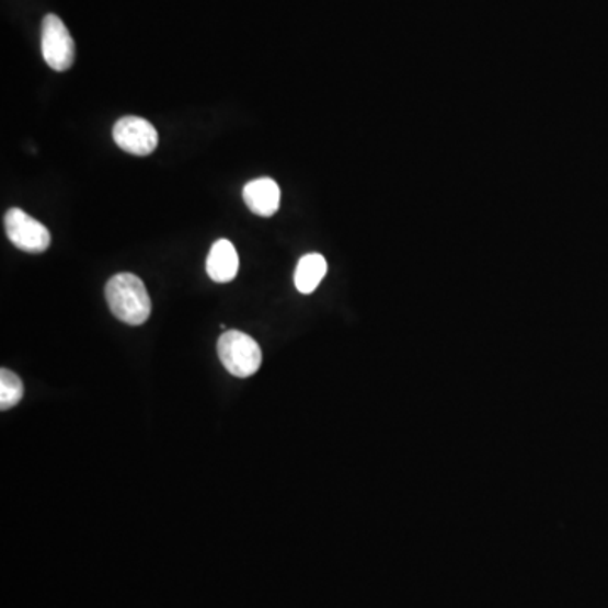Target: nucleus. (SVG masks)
Instances as JSON below:
<instances>
[{"label": "nucleus", "mask_w": 608, "mask_h": 608, "mask_svg": "<svg viewBox=\"0 0 608 608\" xmlns=\"http://www.w3.org/2000/svg\"><path fill=\"white\" fill-rule=\"evenodd\" d=\"M105 298L112 314L133 326L146 323L151 314L148 289L136 274H115L105 286Z\"/></svg>", "instance_id": "obj_1"}, {"label": "nucleus", "mask_w": 608, "mask_h": 608, "mask_svg": "<svg viewBox=\"0 0 608 608\" xmlns=\"http://www.w3.org/2000/svg\"><path fill=\"white\" fill-rule=\"evenodd\" d=\"M218 357L232 376L245 379L254 376L262 364L259 343L245 333L230 330L218 340Z\"/></svg>", "instance_id": "obj_2"}, {"label": "nucleus", "mask_w": 608, "mask_h": 608, "mask_svg": "<svg viewBox=\"0 0 608 608\" xmlns=\"http://www.w3.org/2000/svg\"><path fill=\"white\" fill-rule=\"evenodd\" d=\"M41 49L46 65L55 71H67L74 64V41L64 21L55 14L43 19Z\"/></svg>", "instance_id": "obj_3"}, {"label": "nucleus", "mask_w": 608, "mask_h": 608, "mask_svg": "<svg viewBox=\"0 0 608 608\" xmlns=\"http://www.w3.org/2000/svg\"><path fill=\"white\" fill-rule=\"evenodd\" d=\"M5 233L15 248L30 254H41L51 245V233L41 221L21 208H11L4 217Z\"/></svg>", "instance_id": "obj_4"}, {"label": "nucleus", "mask_w": 608, "mask_h": 608, "mask_svg": "<svg viewBox=\"0 0 608 608\" xmlns=\"http://www.w3.org/2000/svg\"><path fill=\"white\" fill-rule=\"evenodd\" d=\"M114 140L122 151L134 156H149L158 148L159 136L151 122L127 115L115 122Z\"/></svg>", "instance_id": "obj_5"}, {"label": "nucleus", "mask_w": 608, "mask_h": 608, "mask_svg": "<svg viewBox=\"0 0 608 608\" xmlns=\"http://www.w3.org/2000/svg\"><path fill=\"white\" fill-rule=\"evenodd\" d=\"M243 202L259 217H273L280 207V190L271 177H259L243 188Z\"/></svg>", "instance_id": "obj_6"}, {"label": "nucleus", "mask_w": 608, "mask_h": 608, "mask_svg": "<svg viewBox=\"0 0 608 608\" xmlns=\"http://www.w3.org/2000/svg\"><path fill=\"white\" fill-rule=\"evenodd\" d=\"M207 273L215 283L223 284L236 279L239 273V254L230 240L220 239L211 245Z\"/></svg>", "instance_id": "obj_7"}, {"label": "nucleus", "mask_w": 608, "mask_h": 608, "mask_svg": "<svg viewBox=\"0 0 608 608\" xmlns=\"http://www.w3.org/2000/svg\"><path fill=\"white\" fill-rule=\"evenodd\" d=\"M326 261L321 254H308L298 262L295 273L296 289L302 295H310L320 286L326 274Z\"/></svg>", "instance_id": "obj_8"}, {"label": "nucleus", "mask_w": 608, "mask_h": 608, "mask_svg": "<svg viewBox=\"0 0 608 608\" xmlns=\"http://www.w3.org/2000/svg\"><path fill=\"white\" fill-rule=\"evenodd\" d=\"M24 395V386L11 370H0V410L8 411L21 402Z\"/></svg>", "instance_id": "obj_9"}]
</instances>
